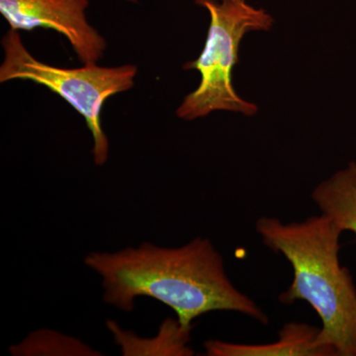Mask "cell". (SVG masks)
Returning a JSON list of instances; mask_svg holds the SVG:
<instances>
[{
    "label": "cell",
    "instance_id": "obj_10",
    "mask_svg": "<svg viewBox=\"0 0 356 356\" xmlns=\"http://www.w3.org/2000/svg\"><path fill=\"white\" fill-rule=\"evenodd\" d=\"M126 1H129V2H137V0H126Z\"/></svg>",
    "mask_w": 356,
    "mask_h": 356
},
{
    "label": "cell",
    "instance_id": "obj_9",
    "mask_svg": "<svg viewBox=\"0 0 356 356\" xmlns=\"http://www.w3.org/2000/svg\"><path fill=\"white\" fill-rule=\"evenodd\" d=\"M13 355H100L74 337L50 330L32 332L22 343L9 348Z\"/></svg>",
    "mask_w": 356,
    "mask_h": 356
},
{
    "label": "cell",
    "instance_id": "obj_4",
    "mask_svg": "<svg viewBox=\"0 0 356 356\" xmlns=\"http://www.w3.org/2000/svg\"><path fill=\"white\" fill-rule=\"evenodd\" d=\"M4 60L0 67V83L22 79L46 86L72 105L86 119L93 138L92 154L96 165L109 156V140L102 125L105 102L134 86L136 65L116 67L84 65L79 69H63L44 64L33 57L17 30L10 29L2 38Z\"/></svg>",
    "mask_w": 356,
    "mask_h": 356
},
{
    "label": "cell",
    "instance_id": "obj_7",
    "mask_svg": "<svg viewBox=\"0 0 356 356\" xmlns=\"http://www.w3.org/2000/svg\"><path fill=\"white\" fill-rule=\"evenodd\" d=\"M107 329L123 355H193L188 346L191 327H184L178 320L166 318L156 337L144 339L122 330L114 321H107Z\"/></svg>",
    "mask_w": 356,
    "mask_h": 356
},
{
    "label": "cell",
    "instance_id": "obj_6",
    "mask_svg": "<svg viewBox=\"0 0 356 356\" xmlns=\"http://www.w3.org/2000/svg\"><path fill=\"white\" fill-rule=\"evenodd\" d=\"M320 329L306 324L289 323L280 332V339L269 344H238L210 339L206 341L210 356H329L334 355L318 341Z\"/></svg>",
    "mask_w": 356,
    "mask_h": 356
},
{
    "label": "cell",
    "instance_id": "obj_2",
    "mask_svg": "<svg viewBox=\"0 0 356 356\" xmlns=\"http://www.w3.org/2000/svg\"><path fill=\"white\" fill-rule=\"evenodd\" d=\"M255 227L264 245L292 266L293 282L280 301H306L322 321L320 343L334 355L356 356V288L339 262L343 231L323 214L288 224L262 217Z\"/></svg>",
    "mask_w": 356,
    "mask_h": 356
},
{
    "label": "cell",
    "instance_id": "obj_3",
    "mask_svg": "<svg viewBox=\"0 0 356 356\" xmlns=\"http://www.w3.org/2000/svg\"><path fill=\"white\" fill-rule=\"evenodd\" d=\"M195 3L209 13L210 26L200 56L184 65L185 70H198L201 81L178 107L177 116L187 121L214 111L252 116L259 108L236 93L232 74L238 63V49L245 35L270 30L273 16L247 0H195Z\"/></svg>",
    "mask_w": 356,
    "mask_h": 356
},
{
    "label": "cell",
    "instance_id": "obj_1",
    "mask_svg": "<svg viewBox=\"0 0 356 356\" xmlns=\"http://www.w3.org/2000/svg\"><path fill=\"white\" fill-rule=\"evenodd\" d=\"M83 261L102 278L105 303L126 313L138 297H149L172 308L180 325L191 329L199 316L216 311L268 323L266 314L229 280L222 255L208 238L198 236L179 248L146 242L115 252H92Z\"/></svg>",
    "mask_w": 356,
    "mask_h": 356
},
{
    "label": "cell",
    "instance_id": "obj_8",
    "mask_svg": "<svg viewBox=\"0 0 356 356\" xmlns=\"http://www.w3.org/2000/svg\"><path fill=\"white\" fill-rule=\"evenodd\" d=\"M314 203L341 231L356 236V163L321 182L312 193Z\"/></svg>",
    "mask_w": 356,
    "mask_h": 356
},
{
    "label": "cell",
    "instance_id": "obj_5",
    "mask_svg": "<svg viewBox=\"0 0 356 356\" xmlns=\"http://www.w3.org/2000/svg\"><path fill=\"white\" fill-rule=\"evenodd\" d=\"M88 0H0V13L11 29L31 31L36 28L64 35L83 65L96 64L107 44L88 22Z\"/></svg>",
    "mask_w": 356,
    "mask_h": 356
}]
</instances>
